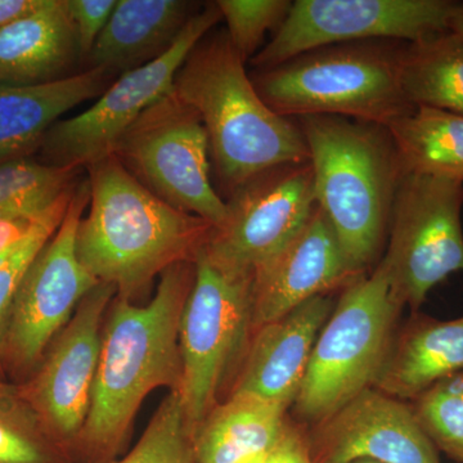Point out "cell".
<instances>
[{"label": "cell", "mask_w": 463, "mask_h": 463, "mask_svg": "<svg viewBox=\"0 0 463 463\" xmlns=\"http://www.w3.org/2000/svg\"><path fill=\"white\" fill-rule=\"evenodd\" d=\"M462 207V182L408 174L398 183L380 261L412 313L432 288L463 272Z\"/></svg>", "instance_id": "cell-9"}, {"label": "cell", "mask_w": 463, "mask_h": 463, "mask_svg": "<svg viewBox=\"0 0 463 463\" xmlns=\"http://www.w3.org/2000/svg\"><path fill=\"white\" fill-rule=\"evenodd\" d=\"M268 455H269V453H264V455L250 457V458L243 459V461L237 463H267Z\"/></svg>", "instance_id": "cell-36"}, {"label": "cell", "mask_w": 463, "mask_h": 463, "mask_svg": "<svg viewBox=\"0 0 463 463\" xmlns=\"http://www.w3.org/2000/svg\"><path fill=\"white\" fill-rule=\"evenodd\" d=\"M81 170L32 157L0 164V218H42L74 192Z\"/></svg>", "instance_id": "cell-25"}, {"label": "cell", "mask_w": 463, "mask_h": 463, "mask_svg": "<svg viewBox=\"0 0 463 463\" xmlns=\"http://www.w3.org/2000/svg\"><path fill=\"white\" fill-rule=\"evenodd\" d=\"M452 0H297L273 38L252 58L258 70L327 45L413 43L449 30Z\"/></svg>", "instance_id": "cell-12"}, {"label": "cell", "mask_w": 463, "mask_h": 463, "mask_svg": "<svg viewBox=\"0 0 463 463\" xmlns=\"http://www.w3.org/2000/svg\"><path fill=\"white\" fill-rule=\"evenodd\" d=\"M288 410L257 395L232 392L194 431V463H237L269 453L288 428Z\"/></svg>", "instance_id": "cell-22"}, {"label": "cell", "mask_w": 463, "mask_h": 463, "mask_svg": "<svg viewBox=\"0 0 463 463\" xmlns=\"http://www.w3.org/2000/svg\"><path fill=\"white\" fill-rule=\"evenodd\" d=\"M39 219L0 218V264L26 240Z\"/></svg>", "instance_id": "cell-33"}, {"label": "cell", "mask_w": 463, "mask_h": 463, "mask_svg": "<svg viewBox=\"0 0 463 463\" xmlns=\"http://www.w3.org/2000/svg\"><path fill=\"white\" fill-rule=\"evenodd\" d=\"M173 88L199 114L228 196L265 170L309 161L297 120L277 114L259 96L225 30L194 48Z\"/></svg>", "instance_id": "cell-3"}, {"label": "cell", "mask_w": 463, "mask_h": 463, "mask_svg": "<svg viewBox=\"0 0 463 463\" xmlns=\"http://www.w3.org/2000/svg\"><path fill=\"white\" fill-rule=\"evenodd\" d=\"M403 309L381 261L343 288L292 404L301 420L322 422L373 388Z\"/></svg>", "instance_id": "cell-6"}, {"label": "cell", "mask_w": 463, "mask_h": 463, "mask_svg": "<svg viewBox=\"0 0 463 463\" xmlns=\"http://www.w3.org/2000/svg\"><path fill=\"white\" fill-rule=\"evenodd\" d=\"M0 463L74 462L14 392L0 399Z\"/></svg>", "instance_id": "cell-26"}, {"label": "cell", "mask_w": 463, "mask_h": 463, "mask_svg": "<svg viewBox=\"0 0 463 463\" xmlns=\"http://www.w3.org/2000/svg\"><path fill=\"white\" fill-rule=\"evenodd\" d=\"M254 331L252 279L222 272L203 250L179 322V394L192 435L233 383Z\"/></svg>", "instance_id": "cell-7"}, {"label": "cell", "mask_w": 463, "mask_h": 463, "mask_svg": "<svg viewBox=\"0 0 463 463\" xmlns=\"http://www.w3.org/2000/svg\"><path fill=\"white\" fill-rule=\"evenodd\" d=\"M402 175H426L463 183V116L414 106L386 127Z\"/></svg>", "instance_id": "cell-23"}, {"label": "cell", "mask_w": 463, "mask_h": 463, "mask_svg": "<svg viewBox=\"0 0 463 463\" xmlns=\"http://www.w3.org/2000/svg\"><path fill=\"white\" fill-rule=\"evenodd\" d=\"M187 0H118L87 69L123 75L163 56L199 12Z\"/></svg>", "instance_id": "cell-18"}, {"label": "cell", "mask_w": 463, "mask_h": 463, "mask_svg": "<svg viewBox=\"0 0 463 463\" xmlns=\"http://www.w3.org/2000/svg\"><path fill=\"white\" fill-rule=\"evenodd\" d=\"M335 301L319 295L288 315L255 328L230 392H246L291 407L306 376L313 347Z\"/></svg>", "instance_id": "cell-17"}, {"label": "cell", "mask_w": 463, "mask_h": 463, "mask_svg": "<svg viewBox=\"0 0 463 463\" xmlns=\"http://www.w3.org/2000/svg\"><path fill=\"white\" fill-rule=\"evenodd\" d=\"M227 213L213 227L203 254L231 276L252 279L300 232L317 206L309 161L272 167L228 196Z\"/></svg>", "instance_id": "cell-13"}, {"label": "cell", "mask_w": 463, "mask_h": 463, "mask_svg": "<svg viewBox=\"0 0 463 463\" xmlns=\"http://www.w3.org/2000/svg\"><path fill=\"white\" fill-rule=\"evenodd\" d=\"M306 437L313 463H441L411 405L370 388Z\"/></svg>", "instance_id": "cell-15"}, {"label": "cell", "mask_w": 463, "mask_h": 463, "mask_svg": "<svg viewBox=\"0 0 463 463\" xmlns=\"http://www.w3.org/2000/svg\"><path fill=\"white\" fill-rule=\"evenodd\" d=\"M14 392V390L11 389V386H8L5 381L0 379V399L8 397V395H11Z\"/></svg>", "instance_id": "cell-37"}, {"label": "cell", "mask_w": 463, "mask_h": 463, "mask_svg": "<svg viewBox=\"0 0 463 463\" xmlns=\"http://www.w3.org/2000/svg\"><path fill=\"white\" fill-rule=\"evenodd\" d=\"M112 79L105 70L85 69L47 84L0 83V164L29 157L61 116L99 99Z\"/></svg>", "instance_id": "cell-19"}, {"label": "cell", "mask_w": 463, "mask_h": 463, "mask_svg": "<svg viewBox=\"0 0 463 463\" xmlns=\"http://www.w3.org/2000/svg\"><path fill=\"white\" fill-rule=\"evenodd\" d=\"M358 276L317 205L297 236L252 274L255 328L281 318L310 298L345 288Z\"/></svg>", "instance_id": "cell-16"}, {"label": "cell", "mask_w": 463, "mask_h": 463, "mask_svg": "<svg viewBox=\"0 0 463 463\" xmlns=\"http://www.w3.org/2000/svg\"><path fill=\"white\" fill-rule=\"evenodd\" d=\"M72 194L74 192L39 219L26 240L14 250L11 257L0 264V370L3 367V345H5L9 312H11L17 289L25 276L27 268L62 223Z\"/></svg>", "instance_id": "cell-30"}, {"label": "cell", "mask_w": 463, "mask_h": 463, "mask_svg": "<svg viewBox=\"0 0 463 463\" xmlns=\"http://www.w3.org/2000/svg\"><path fill=\"white\" fill-rule=\"evenodd\" d=\"M463 373V316L440 321L413 313L398 327L374 389L413 401L438 381Z\"/></svg>", "instance_id": "cell-20"}, {"label": "cell", "mask_w": 463, "mask_h": 463, "mask_svg": "<svg viewBox=\"0 0 463 463\" xmlns=\"http://www.w3.org/2000/svg\"><path fill=\"white\" fill-rule=\"evenodd\" d=\"M79 61L66 0H43L41 7L0 32V83H52L75 75Z\"/></svg>", "instance_id": "cell-21"}, {"label": "cell", "mask_w": 463, "mask_h": 463, "mask_svg": "<svg viewBox=\"0 0 463 463\" xmlns=\"http://www.w3.org/2000/svg\"><path fill=\"white\" fill-rule=\"evenodd\" d=\"M118 0H66L83 62L108 25Z\"/></svg>", "instance_id": "cell-31"}, {"label": "cell", "mask_w": 463, "mask_h": 463, "mask_svg": "<svg viewBox=\"0 0 463 463\" xmlns=\"http://www.w3.org/2000/svg\"><path fill=\"white\" fill-rule=\"evenodd\" d=\"M43 0H0V32L9 24L41 7Z\"/></svg>", "instance_id": "cell-34"}, {"label": "cell", "mask_w": 463, "mask_h": 463, "mask_svg": "<svg viewBox=\"0 0 463 463\" xmlns=\"http://www.w3.org/2000/svg\"><path fill=\"white\" fill-rule=\"evenodd\" d=\"M194 281V263L169 268L145 306L116 295L103 323L90 413L70 450L74 463H112L129 443L149 392L181 389L179 322Z\"/></svg>", "instance_id": "cell-1"}, {"label": "cell", "mask_w": 463, "mask_h": 463, "mask_svg": "<svg viewBox=\"0 0 463 463\" xmlns=\"http://www.w3.org/2000/svg\"><path fill=\"white\" fill-rule=\"evenodd\" d=\"M112 463H194V435L178 390L161 402L133 449Z\"/></svg>", "instance_id": "cell-28"}, {"label": "cell", "mask_w": 463, "mask_h": 463, "mask_svg": "<svg viewBox=\"0 0 463 463\" xmlns=\"http://www.w3.org/2000/svg\"><path fill=\"white\" fill-rule=\"evenodd\" d=\"M449 30L463 42V3H457L452 17H450Z\"/></svg>", "instance_id": "cell-35"}, {"label": "cell", "mask_w": 463, "mask_h": 463, "mask_svg": "<svg viewBox=\"0 0 463 463\" xmlns=\"http://www.w3.org/2000/svg\"><path fill=\"white\" fill-rule=\"evenodd\" d=\"M116 294L106 283L91 289L48 346L33 379L17 392L69 455L90 413L103 323Z\"/></svg>", "instance_id": "cell-14"}, {"label": "cell", "mask_w": 463, "mask_h": 463, "mask_svg": "<svg viewBox=\"0 0 463 463\" xmlns=\"http://www.w3.org/2000/svg\"><path fill=\"white\" fill-rule=\"evenodd\" d=\"M87 169L90 212L79 223L76 254L97 281L133 301L169 268L196 261L209 222L161 200L114 155Z\"/></svg>", "instance_id": "cell-2"}, {"label": "cell", "mask_w": 463, "mask_h": 463, "mask_svg": "<svg viewBox=\"0 0 463 463\" xmlns=\"http://www.w3.org/2000/svg\"><path fill=\"white\" fill-rule=\"evenodd\" d=\"M90 200V181L83 179L62 223L27 268L9 312L3 365L33 370L81 300L99 285L76 254V233Z\"/></svg>", "instance_id": "cell-11"}, {"label": "cell", "mask_w": 463, "mask_h": 463, "mask_svg": "<svg viewBox=\"0 0 463 463\" xmlns=\"http://www.w3.org/2000/svg\"><path fill=\"white\" fill-rule=\"evenodd\" d=\"M355 463H377V462H373V461H358V462H355Z\"/></svg>", "instance_id": "cell-38"}, {"label": "cell", "mask_w": 463, "mask_h": 463, "mask_svg": "<svg viewBox=\"0 0 463 463\" xmlns=\"http://www.w3.org/2000/svg\"><path fill=\"white\" fill-rule=\"evenodd\" d=\"M306 138L317 205L356 274L379 263L402 178L385 127L334 115L294 118Z\"/></svg>", "instance_id": "cell-4"}, {"label": "cell", "mask_w": 463, "mask_h": 463, "mask_svg": "<svg viewBox=\"0 0 463 463\" xmlns=\"http://www.w3.org/2000/svg\"><path fill=\"white\" fill-rule=\"evenodd\" d=\"M215 5L227 23L232 47L245 63L257 56L265 33L276 32L292 7L288 0H218Z\"/></svg>", "instance_id": "cell-29"}, {"label": "cell", "mask_w": 463, "mask_h": 463, "mask_svg": "<svg viewBox=\"0 0 463 463\" xmlns=\"http://www.w3.org/2000/svg\"><path fill=\"white\" fill-rule=\"evenodd\" d=\"M410 405L438 452L463 463V373L438 381Z\"/></svg>", "instance_id": "cell-27"}, {"label": "cell", "mask_w": 463, "mask_h": 463, "mask_svg": "<svg viewBox=\"0 0 463 463\" xmlns=\"http://www.w3.org/2000/svg\"><path fill=\"white\" fill-rule=\"evenodd\" d=\"M221 20L215 3L200 9L163 56L120 75L81 114L57 121L43 138L41 161L48 165L84 169L111 156L128 128L173 90L176 72Z\"/></svg>", "instance_id": "cell-10"}, {"label": "cell", "mask_w": 463, "mask_h": 463, "mask_svg": "<svg viewBox=\"0 0 463 463\" xmlns=\"http://www.w3.org/2000/svg\"><path fill=\"white\" fill-rule=\"evenodd\" d=\"M401 81L412 106H430L463 116V42L456 33H435L405 43Z\"/></svg>", "instance_id": "cell-24"}, {"label": "cell", "mask_w": 463, "mask_h": 463, "mask_svg": "<svg viewBox=\"0 0 463 463\" xmlns=\"http://www.w3.org/2000/svg\"><path fill=\"white\" fill-rule=\"evenodd\" d=\"M267 463H313L307 452L306 437L288 425L282 438L268 455Z\"/></svg>", "instance_id": "cell-32"}, {"label": "cell", "mask_w": 463, "mask_h": 463, "mask_svg": "<svg viewBox=\"0 0 463 463\" xmlns=\"http://www.w3.org/2000/svg\"><path fill=\"white\" fill-rule=\"evenodd\" d=\"M405 43L368 41L306 52L251 76L259 96L288 118L334 115L388 127L414 106L405 97Z\"/></svg>", "instance_id": "cell-5"}, {"label": "cell", "mask_w": 463, "mask_h": 463, "mask_svg": "<svg viewBox=\"0 0 463 463\" xmlns=\"http://www.w3.org/2000/svg\"><path fill=\"white\" fill-rule=\"evenodd\" d=\"M209 154L199 114L174 88L128 128L112 152L161 200L216 227L227 203L210 178Z\"/></svg>", "instance_id": "cell-8"}]
</instances>
